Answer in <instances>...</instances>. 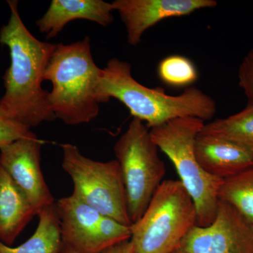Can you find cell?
I'll return each instance as SVG.
<instances>
[{
  "mask_svg": "<svg viewBox=\"0 0 253 253\" xmlns=\"http://www.w3.org/2000/svg\"><path fill=\"white\" fill-rule=\"evenodd\" d=\"M7 2L11 15L0 29V43L9 47L11 64L3 77L5 93L0 106L10 119L31 129L56 119L49 91L42 86L56 44L35 38L20 16L18 1Z\"/></svg>",
  "mask_w": 253,
  "mask_h": 253,
  "instance_id": "1",
  "label": "cell"
},
{
  "mask_svg": "<svg viewBox=\"0 0 253 253\" xmlns=\"http://www.w3.org/2000/svg\"><path fill=\"white\" fill-rule=\"evenodd\" d=\"M99 92L101 103L118 100L149 129L177 118L211 121L217 112L214 99L201 89L189 86L174 96L162 88L148 87L133 78L129 63L118 59H110L101 69Z\"/></svg>",
  "mask_w": 253,
  "mask_h": 253,
  "instance_id": "2",
  "label": "cell"
},
{
  "mask_svg": "<svg viewBox=\"0 0 253 253\" xmlns=\"http://www.w3.org/2000/svg\"><path fill=\"white\" fill-rule=\"evenodd\" d=\"M101 69L91 51L90 38L56 44L44 73L52 84L49 102L56 119L68 126L89 123L99 113Z\"/></svg>",
  "mask_w": 253,
  "mask_h": 253,
  "instance_id": "3",
  "label": "cell"
},
{
  "mask_svg": "<svg viewBox=\"0 0 253 253\" xmlns=\"http://www.w3.org/2000/svg\"><path fill=\"white\" fill-rule=\"evenodd\" d=\"M205 126L196 118H177L150 129L151 139L172 161L191 199L197 214V224L204 227L217 214L218 192L223 179L208 174L201 167L194 152V143Z\"/></svg>",
  "mask_w": 253,
  "mask_h": 253,
  "instance_id": "4",
  "label": "cell"
},
{
  "mask_svg": "<svg viewBox=\"0 0 253 253\" xmlns=\"http://www.w3.org/2000/svg\"><path fill=\"white\" fill-rule=\"evenodd\" d=\"M196 224V206L181 181H163L140 219L131 225L134 253H172Z\"/></svg>",
  "mask_w": 253,
  "mask_h": 253,
  "instance_id": "5",
  "label": "cell"
},
{
  "mask_svg": "<svg viewBox=\"0 0 253 253\" xmlns=\"http://www.w3.org/2000/svg\"><path fill=\"white\" fill-rule=\"evenodd\" d=\"M158 150L149 128L136 118L115 144L131 224L143 215L166 174V166Z\"/></svg>",
  "mask_w": 253,
  "mask_h": 253,
  "instance_id": "6",
  "label": "cell"
},
{
  "mask_svg": "<svg viewBox=\"0 0 253 253\" xmlns=\"http://www.w3.org/2000/svg\"><path fill=\"white\" fill-rule=\"evenodd\" d=\"M61 146V166L72 179L73 196L101 214L131 226L126 187L118 161H94L82 154L75 145Z\"/></svg>",
  "mask_w": 253,
  "mask_h": 253,
  "instance_id": "7",
  "label": "cell"
},
{
  "mask_svg": "<svg viewBox=\"0 0 253 253\" xmlns=\"http://www.w3.org/2000/svg\"><path fill=\"white\" fill-rule=\"evenodd\" d=\"M172 253H253V226L219 200L214 221L193 226Z\"/></svg>",
  "mask_w": 253,
  "mask_h": 253,
  "instance_id": "8",
  "label": "cell"
},
{
  "mask_svg": "<svg viewBox=\"0 0 253 253\" xmlns=\"http://www.w3.org/2000/svg\"><path fill=\"white\" fill-rule=\"evenodd\" d=\"M44 141L34 133L0 148V166L26 196L37 214L56 203L41 169Z\"/></svg>",
  "mask_w": 253,
  "mask_h": 253,
  "instance_id": "9",
  "label": "cell"
},
{
  "mask_svg": "<svg viewBox=\"0 0 253 253\" xmlns=\"http://www.w3.org/2000/svg\"><path fill=\"white\" fill-rule=\"evenodd\" d=\"M112 5L126 26L128 44L136 46L145 32L163 20L215 7L217 2L214 0H116Z\"/></svg>",
  "mask_w": 253,
  "mask_h": 253,
  "instance_id": "10",
  "label": "cell"
},
{
  "mask_svg": "<svg viewBox=\"0 0 253 253\" xmlns=\"http://www.w3.org/2000/svg\"><path fill=\"white\" fill-rule=\"evenodd\" d=\"M64 244L81 253H101L99 224L104 214L72 194L55 203Z\"/></svg>",
  "mask_w": 253,
  "mask_h": 253,
  "instance_id": "11",
  "label": "cell"
},
{
  "mask_svg": "<svg viewBox=\"0 0 253 253\" xmlns=\"http://www.w3.org/2000/svg\"><path fill=\"white\" fill-rule=\"evenodd\" d=\"M194 152L201 167L208 174L221 179L253 168V154L226 139L199 134Z\"/></svg>",
  "mask_w": 253,
  "mask_h": 253,
  "instance_id": "12",
  "label": "cell"
},
{
  "mask_svg": "<svg viewBox=\"0 0 253 253\" xmlns=\"http://www.w3.org/2000/svg\"><path fill=\"white\" fill-rule=\"evenodd\" d=\"M112 3L102 0H52L36 26L46 39L54 38L68 23L76 20H86L100 26H109L114 21Z\"/></svg>",
  "mask_w": 253,
  "mask_h": 253,
  "instance_id": "13",
  "label": "cell"
},
{
  "mask_svg": "<svg viewBox=\"0 0 253 253\" xmlns=\"http://www.w3.org/2000/svg\"><path fill=\"white\" fill-rule=\"evenodd\" d=\"M36 215L26 196L0 166V242L12 246Z\"/></svg>",
  "mask_w": 253,
  "mask_h": 253,
  "instance_id": "14",
  "label": "cell"
},
{
  "mask_svg": "<svg viewBox=\"0 0 253 253\" xmlns=\"http://www.w3.org/2000/svg\"><path fill=\"white\" fill-rule=\"evenodd\" d=\"M38 215L39 222L31 237L16 247L0 242V253H59L62 239L55 204L43 208Z\"/></svg>",
  "mask_w": 253,
  "mask_h": 253,
  "instance_id": "15",
  "label": "cell"
},
{
  "mask_svg": "<svg viewBox=\"0 0 253 253\" xmlns=\"http://www.w3.org/2000/svg\"><path fill=\"white\" fill-rule=\"evenodd\" d=\"M200 134L231 141L253 154V106L247 105L241 112L205 124Z\"/></svg>",
  "mask_w": 253,
  "mask_h": 253,
  "instance_id": "16",
  "label": "cell"
},
{
  "mask_svg": "<svg viewBox=\"0 0 253 253\" xmlns=\"http://www.w3.org/2000/svg\"><path fill=\"white\" fill-rule=\"evenodd\" d=\"M218 199L235 208L253 226V168L223 179Z\"/></svg>",
  "mask_w": 253,
  "mask_h": 253,
  "instance_id": "17",
  "label": "cell"
},
{
  "mask_svg": "<svg viewBox=\"0 0 253 253\" xmlns=\"http://www.w3.org/2000/svg\"><path fill=\"white\" fill-rule=\"evenodd\" d=\"M157 73L163 83L173 87H189L199 78L194 62L178 54L170 55L161 60L158 63Z\"/></svg>",
  "mask_w": 253,
  "mask_h": 253,
  "instance_id": "18",
  "label": "cell"
},
{
  "mask_svg": "<svg viewBox=\"0 0 253 253\" xmlns=\"http://www.w3.org/2000/svg\"><path fill=\"white\" fill-rule=\"evenodd\" d=\"M31 133L27 126L10 119L0 106V148L26 137Z\"/></svg>",
  "mask_w": 253,
  "mask_h": 253,
  "instance_id": "19",
  "label": "cell"
},
{
  "mask_svg": "<svg viewBox=\"0 0 253 253\" xmlns=\"http://www.w3.org/2000/svg\"><path fill=\"white\" fill-rule=\"evenodd\" d=\"M239 84L247 97L248 105L253 106V48L240 65Z\"/></svg>",
  "mask_w": 253,
  "mask_h": 253,
  "instance_id": "20",
  "label": "cell"
},
{
  "mask_svg": "<svg viewBox=\"0 0 253 253\" xmlns=\"http://www.w3.org/2000/svg\"><path fill=\"white\" fill-rule=\"evenodd\" d=\"M101 253H134V251L130 239H129L113 245Z\"/></svg>",
  "mask_w": 253,
  "mask_h": 253,
  "instance_id": "21",
  "label": "cell"
},
{
  "mask_svg": "<svg viewBox=\"0 0 253 253\" xmlns=\"http://www.w3.org/2000/svg\"><path fill=\"white\" fill-rule=\"evenodd\" d=\"M59 253H81L79 251H76V249L70 247L68 245L64 244L62 242V246H61V250Z\"/></svg>",
  "mask_w": 253,
  "mask_h": 253,
  "instance_id": "22",
  "label": "cell"
}]
</instances>
